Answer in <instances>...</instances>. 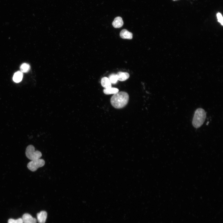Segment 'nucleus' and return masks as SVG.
<instances>
[{
  "label": "nucleus",
  "instance_id": "6",
  "mask_svg": "<svg viewBox=\"0 0 223 223\" xmlns=\"http://www.w3.org/2000/svg\"><path fill=\"white\" fill-rule=\"evenodd\" d=\"M47 216V213L45 211H41L37 213V220L39 223H45Z\"/></svg>",
  "mask_w": 223,
  "mask_h": 223
},
{
  "label": "nucleus",
  "instance_id": "16",
  "mask_svg": "<svg viewBox=\"0 0 223 223\" xmlns=\"http://www.w3.org/2000/svg\"><path fill=\"white\" fill-rule=\"evenodd\" d=\"M218 21L220 22L222 25L223 24V18L221 14L220 13H218L216 14Z\"/></svg>",
  "mask_w": 223,
  "mask_h": 223
},
{
  "label": "nucleus",
  "instance_id": "9",
  "mask_svg": "<svg viewBox=\"0 0 223 223\" xmlns=\"http://www.w3.org/2000/svg\"><path fill=\"white\" fill-rule=\"evenodd\" d=\"M116 75L118 80L121 81L126 80L129 77V74L126 72H119Z\"/></svg>",
  "mask_w": 223,
  "mask_h": 223
},
{
  "label": "nucleus",
  "instance_id": "11",
  "mask_svg": "<svg viewBox=\"0 0 223 223\" xmlns=\"http://www.w3.org/2000/svg\"><path fill=\"white\" fill-rule=\"evenodd\" d=\"M102 85L106 89L110 88L112 87V84L108 78L104 77L101 80Z\"/></svg>",
  "mask_w": 223,
  "mask_h": 223
},
{
  "label": "nucleus",
  "instance_id": "4",
  "mask_svg": "<svg viewBox=\"0 0 223 223\" xmlns=\"http://www.w3.org/2000/svg\"><path fill=\"white\" fill-rule=\"evenodd\" d=\"M45 164L44 160L42 159H39L32 160L27 164V167L32 171H36L39 168L43 167Z\"/></svg>",
  "mask_w": 223,
  "mask_h": 223
},
{
  "label": "nucleus",
  "instance_id": "5",
  "mask_svg": "<svg viewBox=\"0 0 223 223\" xmlns=\"http://www.w3.org/2000/svg\"><path fill=\"white\" fill-rule=\"evenodd\" d=\"M23 223H37V220L28 213H25L22 216Z\"/></svg>",
  "mask_w": 223,
  "mask_h": 223
},
{
  "label": "nucleus",
  "instance_id": "15",
  "mask_svg": "<svg viewBox=\"0 0 223 223\" xmlns=\"http://www.w3.org/2000/svg\"><path fill=\"white\" fill-rule=\"evenodd\" d=\"M8 223H23L21 218H19L15 220L13 219H10L8 221Z\"/></svg>",
  "mask_w": 223,
  "mask_h": 223
},
{
  "label": "nucleus",
  "instance_id": "12",
  "mask_svg": "<svg viewBox=\"0 0 223 223\" xmlns=\"http://www.w3.org/2000/svg\"><path fill=\"white\" fill-rule=\"evenodd\" d=\"M119 92V90L115 88L111 87L107 89H104L103 90V93L106 94H115Z\"/></svg>",
  "mask_w": 223,
  "mask_h": 223
},
{
  "label": "nucleus",
  "instance_id": "8",
  "mask_svg": "<svg viewBox=\"0 0 223 223\" xmlns=\"http://www.w3.org/2000/svg\"><path fill=\"white\" fill-rule=\"evenodd\" d=\"M123 21L122 18L120 17H116L112 22V24L115 28H120L123 25Z\"/></svg>",
  "mask_w": 223,
  "mask_h": 223
},
{
  "label": "nucleus",
  "instance_id": "7",
  "mask_svg": "<svg viewBox=\"0 0 223 223\" xmlns=\"http://www.w3.org/2000/svg\"><path fill=\"white\" fill-rule=\"evenodd\" d=\"M120 36L123 39H131L133 37V34L127 29H123L120 33Z\"/></svg>",
  "mask_w": 223,
  "mask_h": 223
},
{
  "label": "nucleus",
  "instance_id": "17",
  "mask_svg": "<svg viewBox=\"0 0 223 223\" xmlns=\"http://www.w3.org/2000/svg\"><path fill=\"white\" fill-rule=\"evenodd\" d=\"M173 0V1H177V0Z\"/></svg>",
  "mask_w": 223,
  "mask_h": 223
},
{
  "label": "nucleus",
  "instance_id": "3",
  "mask_svg": "<svg viewBox=\"0 0 223 223\" xmlns=\"http://www.w3.org/2000/svg\"><path fill=\"white\" fill-rule=\"evenodd\" d=\"M25 154L26 157L32 160L40 159L42 156L41 152L38 151H35L34 146L31 145L27 147Z\"/></svg>",
  "mask_w": 223,
  "mask_h": 223
},
{
  "label": "nucleus",
  "instance_id": "2",
  "mask_svg": "<svg viewBox=\"0 0 223 223\" xmlns=\"http://www.w3.org/2000/svg\"><path fill=\"white\" fill-rule=\"evenodd\" d=\"M206 117V113L204 110L199 108L195 112L192 120V125L195 128L200 127L204 123Z\"/></svg>",
  "mask_w": 223,
  "mask_h": 223
},
{
  "label": "nucleus",
  "instance_id": "1",
  "mask_svg": "<svg viewBox=\"0 0 223 223\" xmlns=\"http://www.w3.org/2000/svg\"><path fill=\"white\" fill-rule=\"evenodd\" d=\"M129 100L128 94L120 91L114 94L111 97V103L112 105L117 109L122 108L128 103Z\"/></svg>",
  "mask_w": 223,
  "mask_h": 223
},
{
  "label": "nucleus",
  "instance_id": "13",
  "mask_svg": "<svg viewBox=\"0 0 223 223\" xmlns=\"http://www.w3.org/2000/svg\"><path fill=\"white\" fill-rule=\"evenodd\" d=\"M30 68V66L29 64L24 63L21 65L20 69L22 72L26 73L29 71Z\"/></svg>",
  "mask_w": 223,
  "mask_h": 223
},
{
  "label": "nucleus",
  "instance_id": "14",
  "mask_svg": "<svg viewBox=\"0 0 223 223\" xmlns=\"http://www.w3.org/2000/svg\"><path fill=\"white\" fill-rule=\"evenodd\" d=\"M111 83L112 84H116L117 82L118 78L116 74L112 73L110 75L108 78Z\"/></svg>",
  "mask_w": 223,
  "mask_h": 223
},
{
  "label": "nucleus",
  "instance_id": "10",
  "mask_svg": "<svg viewBox=\"0 0 223 223\" xmlns=\"http://www.w3.org/2000/svg\"><path fill=\"white\" fill-rule=\"evenodd\" d=\"M23 77V72L20 71H18L14 73L13 76V80L15 82L18 83L22 81Z\"/></svg>",
  "mask_w": 223,
  "mask_h": 223
}]
</instances>
